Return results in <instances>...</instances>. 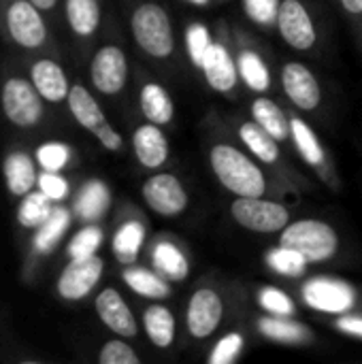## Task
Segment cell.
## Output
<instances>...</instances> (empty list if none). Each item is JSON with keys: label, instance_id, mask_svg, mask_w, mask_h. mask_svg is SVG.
Returning a JSON list of instances; mask_svg holds the SVG:
<instances>
[{"label": "cell", "instance_id": "18", "mask_svg": "<svg viewBox=\"0 0 362 364\" xmlns=\"http://www.w3.org/2000/svg\"><path fill=\"white\" fill-rule=\"evenodd\" d=\"M132 149L141 166L160 168L169 160V139L158 124L145 122L132 134Z\"/></svg>", "mask_w": 362, "mask_h": 364}, {"label": "cell", "instance_id": "42", "mask_svg": "<svg viewBox=\"0 0 362 364\" xmlns=\"http://www.w3.org/2000/svg\"><path fill=\"white\" fill-rule=\"evenodd\" d=\"M38 188H41V192H45L51 200H62V198H66V194H68V183H66L58 173H51V171H45V173L38 177Z\"/></svg>", "mask_w": 362, "mask_h": 364}, {"label": "cell", "instance_id": "16", "mask_svg": "<svg viewBox=\"0 0 362 364\" xmlns=\"http://www.w3.org/2000/svg\"><path fill=\"white\" fill-rule=\"evenodd\" d=\"M41 9L34 6L30 0H15L6 11V23L13 41L21 47L36 49L47 38L45 21L38 13Z\"/></svg>", "mask_w": 362, "mask_h": 364}, {"label": "cell", "instance_id": "26", "mask_svg": "<svg viewBox=\"0 0 362 364\" xmlns=\"http://www.w3.org/2000/svg\"><path fill=\"white\" fill-rule=\"evenodd\" d=\"M124 282L126 286L143 296V299H149V301H166L171 296V282L164 279L158 271H149V269H143V267H128L124 271Z\"/></svg>", "mask_w": 362, "mask_h": 364}, {"label": "cell", "instance_id": "43", "mask_svg": "<svg viewBox=\"0 0 362 364\" xmlns=\"http://www.w3.org/2000/svg\"><path fill=\"white\" fill-rule=\"evenodd\" d=\"M335 2H337L339 11L346 15V19L350 21L362 47V0H335Z\"/></svg>", "mask_w": 362, "mask_h": 364}, {"label": "cell", "instance_id": "22", "mask_svg": "<svg viewBox=\"0 0 362 364\" xmlns=\"http://www.w3.org/2000/svg\"><path fill=\"white\" fill-rule=\"evenodd\" d=\"M32 83L38 94L49 102H62L68 98L70 85L62 66L53 60H38L32 66Z\"/></svg>", "mask_w": 362, "mask_h": 364}, {"label": "cell", "instance_id": "39", "mask_svg": "<svg viewBox=\"0 0 362 364\" xmlns=\"http://www.w3.org/2000/svg\"><path fill=\"white\" fill-rule=\"evenodd\" d=\"M98 363L100 364H141L139 354L128 346L124 343L122 339H113V341H107L98 354Z\"/></svg>", "mask_w": 362, "mask_h": 364}, {"label": "cell", "instance_id": "44", "mask_svg": "<svg viewBox=\"0 0 362 364\" xmlns=\"http://www.w3.org/2000/svg\"><path fill=\"white\" fill-rule=\"evenodd\" d=\"M335 328L339 333L352 335L362 339V316H350V314H339V318L335 320Z\"/></svg>", "mask_w": 362, "mask_h": 364}, {"label": "cell", "instance_id": "40", "mask_svg": "<svg viewBox=\"0 0 362 364\" xmlns=\"http://www.w3.org/2000/svg\"><path fill=\"white\" fill-rule=\"evenodd\" d=\"M102 243V230L96 228V226H87L83 228L70 243L68 252L73 258H85V256H94L96 250L100 247Z\"/></svg>", "mask_w": 362, "mask_h": 364}, {"label": "cell", "instance_id": "9", "mask_svg": "<svg viewBox=\"0 0 362 364\" xmlns=\"http://www.w3.org/2000/svg\"><path fill=\"white\" fill-rule=\"evenodd\" d=\"M303 301L320 314H348L356 305V292L350 284L335 277H314L303 284Z\"/></svg>", "mask_w": 362, "mask_h": 364}, {"label": "cell", "instance_id": "8", "mask_svg": "<svg viewBox=\"0 0 362 364\" xmlns=\"http://www.w3.org/2000/svg\"><path fill=\"white\" fill-rule=\"evenodd\" d=\"M145 205L160 218H177L188 205L190 196L181 179L173 173H156L143 183Z\"/></svg>", "mask_w": 362, "mask_h": 364}, {"label": "cell", "instance_id": "37", "mask_svg": "<svg viewBox=\"0 0 362 364\" xmlns=\"http://www.w3.org/2000/svg\"><path fill=\"white\" fill-rule=\"evenodd\" d=\"M280 4H282V0H243L245 15L262 28L277 26Z\"/></svg>", "mask_w": 362, "mask_h": 364}, {"label": "cell", "instance_id": "10", "mask_svg": "<svg viewBox=\"0 0 362 364\" xmlns=\"http://www.w3.org/2000/svg\"><path fill=\"white\" fill-rule=\"evenodd\" d=\"M224 320V301L218 290L203 286L194 290L186 307V328L192 339L203 341L211 337Z\"/></svg>", "mask_w": 362, "mask_h": 364}, {"label": "cell", "instance_id": "30", "mask_svg": "<svg viewBox=\"0 0 362 364\" xmlns=\"http://www.w3.org/2000/svg\"><path fill=\"white\" fill-rule=\"evenodd\" d=\"M145 243V226L139 220H130L119 226L113 237V252L119 262L132 264Z\"/></svg>", "mask_w": 362, "mask_h": 364}, {"label": "cell", "instance_id": "21", "mask_svg": "<svg viewBox=\"0 0 362 364\" xmlns=\"http://www.w3.org/2000/svg\"><path fill=\"white\" fill-rule=\"evenodd\" d=\"M151 264L154 269L169 282L181 284L190 275V260L186 252L175 241H158L151 250Z\"/></svg>", "mask_w": 362, "mask_h": 364}, {"label": "cell", "instance_id": "33", "mask_svg": "<svg viewBox=\"0 0 362 364\" xmlns=\"http://www.w3.org/2000/svg\"><path fill=\"white\" fill-rule=\"evenodd\" d=\"M109 207V190L100 181H90L79 200H77V211L83 220H96L100 218Z\"/></svg>", "mask_w": 362, "mask_h": 364}, {"label": "cell", "instance_id": "7", "mask_svg": "<svg viewBox=\"0 0 362 364\" xmlns=\"http://www.w3.org/2000/svg\"><path fill=\"white\" fill-rule=\"evenodd\" d=\"M290 141L294 145V149L299 151V156L303 158V162L314 168L318 173V177L329 183L331 188H337L339 181H337V173H335V166L331 162V156L329 151L324 149L320 136L316 134V130L301 117V115H292L290 113Z\"/></svg>", "mask_w": 362, "mask_h": 364}, {"label": "cell", "instance_id": "4", "mask_svg": "<svg viewBox=\"0 0 362 364\" xmlns=\"http://www.w3.org/2000/svg\"><path fill=\"white\" fill-rule=\"evenodd\" d=\"M230 215L241 228L258 235L282 232L292 220V213L284 203L267 196H235Z\"/></svg>", "mask_w": 362, "mask_h": 364}, {"label": "cell", "instance_id": "20", "mask_svg": "<svg viewBox=\"0 0 362 364\" xmlns=\"http://www.w3.org/2000/svg\"><path fill=\"white\" fill-rule=\"evenodd\" d=\"M237 136L241 145L260 162L267 166H277L282 164V147L280 141L273 139L265 128H260L254 119L250 122H239L237 124Z\"/></svg>", "mask_w": 362, "mask_h": 364}, {"label": "cell", "instance_id": "46", "mask_svg": "<svg viewBox=\"0 0 362 364\" xmlns=\"http://www.w3.org/2000/svg\"><path fill=\"white\" fill-rule=\"evenodd\" d=\"M190 4H196V6H209L211 0H188Z\"/></svg>", "mask_w": 362, "mask_h": 364}, {"label": "cell", "instance_id": "34", "mask_svg": "<svg viewBox=\"0 0 362 364\" xmlns=\"http://www.w3.org/2000/svg\"><path fill=\"white\" fill-rule=\"evenodd\" d=\"M258 305L262 307V311L271 314V316H286V318H294L297 314V303L292 301V296H288L284 290L275 288V286H265L258 290L256 294Z\"/></svg>", "mask_w": 362, "mask_h": 364}, {"label": "cell", "instance_id": "13", "mask_svg": "<svg viewBox=\"0 0 362 364\" xmlns=\"http://www.w3.org/2000/svg\"><path fill=\"white\" fill-rule=\"evenodd\" d=\"M90 79H92V85L100 94H105V96L119 94L128 81V58H126L124 49L117 45L100 47L92 58Z\"/></svg>", "mask_w": 362, "mask_h": 364}, {"label": "cell", "instance_id": "24", "mask_svg": "<svg viewBox=\"0 0 362 364\" xmlns=\"http://www.w3.org/2000/svg\"><path fill=\"white\" fill-rule=\"evenodd\" d=\"M141 113L147 122L158 126H169L175 117V102L171 94L156 81H147L139 94Z\"/></svg>", "mask_w": 362, "mask_h": 364}, {"label": "cell", "instance_id": "41", "mask_svg": "<svg viewBox=\"0 0 362 364\" xmlns=\"http://www.w3.org/2000/svg\"><path fill=\"white\" fill-rule=\"evenodd\" d=\"M36 158H38V162H41V166L45 171L58 173L68 162V149L62 143H47V145L38 147Z\"/></svg>", "mask_w": 362, "mask_h": 364}, {"label": "cell", "instance_id": "32", "mask_svg": "<svg viewBox=\"0 0 362 364\" xmlns=\"http://www.w3.org/2000/svg\"><path fill=\"white\" fill-rule=\"evenodd\" d=\"M51 211V198L45 192H28L19 205L17 220L26 228H36L49 218Z\"/></svg>", "mask_w": 362, "mask_h": 364}, {"label": "cell", "instance_id": "6", "mask_svg": "<svg viewBox=\"0 0 362 364\" xmlns=\"http://www.w3.org/2000/svg\"><path fill=\"white\" fill-rule=\"evenodd\" d=\"M275 28L284 43L294 51H312L318 43L316 21L303 0H282Z\"/></svg>", "mask_w": 362, "mask_h": 364}, {"label": "cell", "instance_id": "38", "mask_svg": "<svg viewBox=\"0 0 362 364\" xmlns=\"http://www.w3.org/2000/svg\"><path fill=\"white\" fill-rule=\"evenodd\" d=\"M245 339L241 333H228L224 335L211 350L209 354V364H230L239 358V354L243 352Z\"/></svg>", "mask_w": 362, "mask_h": 364}, {"label": "cell", "instance_id": "45", "mask_svg": "<svg viewBox=\"0 0 362 364\" xmlns=\"http://www.w3.org/2000/svg\"><path fill=\"white\" fill-rule=\"evenodd\" d=\"M30 2H32L34 6H38L41 11H51V9L55 6L58 0H30Z\"/></svg>", "mask_w": 362, "mask_h": 364}, {"label": "cell", "instance_id": "36", "mask_svg": "<svg viewBox=\"0 0 362 364\" xmlns=\"http://www.w3.org/2000/svg\"><path fill=\"white\" fill-rule=\"evenodd\" d=\"M213 38H211V32L207 26L203 23H190L188 30H186V49H188V55L192 60L194 66L201 68V62L207 53V49L211 47Z\"/></svg>", "mask_w": 362, "mask_h": 364}, {"label": "cell", "instance_id": "23", "mask_svg": "<svg viewBox=\"0 0 362 364\" xmlns=\"http://www.w3.org/2000/svg\"><path fill=\"white\" fill-rule=\"evenodd\" d=\"M250 115L260 128H265L280 143L290 141V115H286V111L275 100L267 96L254 98L250 105Z\"/></svg>", "mask_w": 362, "mask_h": 364}, {"label": "cell", "instance_id": "12", "mask_svg": "<svg viewBox=\"0 0 362 364\" xmlns=\"http://www.w3.org/2000/svg\"><path fill=\"white\" fill-rule=\"evenodd\" d=\"M286 98L303 113H312L322 105V87L316 73L303 62H286L280 73Z\"/></svg>", "mask_w": 362, "mask_h": 364}, {"label": "cell", "instance_id": "28", "mask_svg": "<svg viewBox=\"0 0 362 364\" xmlns=\"http://www.w3.org/2000/svg\"><path fill=\"white\" fill-rule=\"evenodd\" d=\"M66 19L75 34L92 36L100 26L98 0H66Z\"/></svg>", "mask_w": 362, "mask_h": 364}, {"label": "cell", "instance_id": "29", "mask_svg": "<svg viewBox=\"0 0 362 364\" xmlns=\"http://www.w3.org/2000/svg\"><path fill=\"white\" fill-rule=\"evenodd\" d=\"M4 175H6V186L11 194L15 196H26L36 179L34 164L26 154H11L4 162Z\"/></svg>", "mask_w": 362, "mask_h": 364}, {"label": "cell", "instance_id": "25", "mask_svg": "<svg viewBox=\"0 0 362 364\" xmlns=\"http://www.w3.org/2000/svg\"><path fill=\"white\" fill-rule=\"evenodd\" d=\"M143 328L147 339L160 350H169L175 343L177 322L166 305H149L143 311Z\"/></svg>", "mask_w": 362, "mask_h": 364}, {"label": "cell", "instance_id": "17", "mask_svg": "<svg viewBox=\"0 0 362 364\" xmlns=\"http://www.w3.org/2000/svg\"><path fill=\"white\" fill-rule=\"evenodd\" d=\"M96 314L100 318V322L113 331L115 335L124 337V339H132L139 333V324L134 320V314L130 311L128 303L124 301V296L115 290V288H105L100 290V294L96 296Z\"/></svg>", "mask_w": 362, "mask_h": 364}, {"label": "cell", "instance_id": "1", "mask_svg": "<svg viewBox=\"0 0 362 364\" xmlns=\"http://www.w3.org/2000/svg\"><path fill=\"white\" fill-rule=\"evenodd\" d=\"M209 166L218 183L235 196H269L271 186L260 162L245 149L220 141L209 149Z\"/></svg>", "mask_w": 362, "mask_h": 364}, {"label": "cell", "instance_id": "27", "mask_svg": "<svg viewBox=\"0 0 362 364\" xmlns=\"http://www.w3.org/2000/svg\"><path fill=\"white\" fill-rule=\"evenodd\" d=\"M258 331L280 343H305L312 339V328L305 324L286 318V316H265L258 320Z\"/></svg>", "mask_w": 362, "mask_h": 364}, {"label": "cell", "instance_id": "19", "mask_svg": "<svg viewBox=\"0 0 362 364\" xmlns=\"http://www.w3.org/2000/svg\"><path fill=\"white\" fill-rule=\"evenodd\" d=\"M235 60H237L239 79L247 90H252L256 94H265L271 90V83H273L271 70H269V64L265 62V58L258 49H254L247 43L241 45V41H239Z\"/></svg>", "mask_w": 362, "mask_h": 364}, {"label": "cell", "instance_id": "11", "mask_svg": "<svg viewBox=\"0 0 362 364\" xmlns=\"http://www.w3.org/2000/svg\"><path fill=\"white\" fill-rule=\"evenodd\" d=\"M41 94L34 87V83L13 77L6 79L2 87V109L4 115L21 128H30L41 122L43 117V102Z\"/></svg>", "mask_w": 362, "mask_h": 364}, {"label": "cell", "instance_id": "35", "mask_svg": "<svg viewBox=\"0 0 362 364\" xmlns=\"http://www.w3.org/2000/svg\"><path fill=\"white\" fill-rule=\"evenodd\" d=\"M68 226V213L64 209H53L49 213V218L38 226V235H36V247L41 252H47L51 247H55V243L60 241V237L64 235Z\"/></svg>", "mask_w": 362, "mask_h": 364}, {"label": "cell", "instance_id": "15", "mask_svg": "<svg viewBox=\"0 0 362 364\" xmlns=\"http://www.w3.org/2000/svg\"><path fill=\"white\" fill-rule=\"evenodd\" d=\"M201 70H203L209 87L218 94L235 92L237 83L241 81L235 53L230 51V47L224 38H213L211 47L207 49V53L201 62Z\"/></svg>", "mask_w": 362, "mask_h": 364}, {"label": "cell", "instance_id": "2", "mask_svg": "<svg viewBox=\"0 0 362 364\" xmlns=\"http://www.w3.org/2000/svg\"><path fill=\"white\" fill-rule=\"evenodd\" d=\"M130 32L139 49L154 60H169L175 53V30L171 15L158 2H141L130 17Z\"/></svg>", "mask_w": 362, "mask_h": 364}, {"label": "cell", "instance_id": "3", "mask_svg": "<svg viewBox=\"0 0 362 364\" xmlns=\"http://www.w3.org/2000/svg\"><path fill=\"white\" fill-rule=\"evenodd\" d=\"M280 245L297 250L309 264H322L331 260L339 250L337 230L322 220H297L280 232Z\"/></svg>", "mask_w": 362, "mask_h": 364}, {"label": "cell", "instance_id": "14", "mask_svg": "<svg viewBox=\"0 0 362 364\" xmlns=\"http://www.w3.org/2000/svg\"><path fill=\"white\" fill-rule=\"evenodd\" d=\"M105 271V262L100 256H85L73 258L58 279V292L66 301H81L85 299L96 284L100 282Z\"/></svg>", "mask_w": 362, "mask_h": 364}, {"label": "cell", "instance_id": "31", "mask_svg": "<svg viewBox=\"0 0 362 364\" xmlns=\"http://www.w3.org/2000/svg\"><path fill=\"white\" fill-rule=\"evenodd\" d=\"M267 264L271 271H275L277 275H284V277H301L309 267V262L303 254H299L297 250L284 247V245H277L271 252H267Z\"/></svg>", "mask_w": 362, "mask_h": 364}, {"label": "cell", "instance_id": "5", "mask_svg": "<svg viewBox=\"0 0 362 364\" xmlns=\"http://www.w3.org/2000/svg\"><path fill=\"white\" fill-rule=\"evenodd\" d=\"M66 100H68V109H70L73 117L79 122V126H83L87 132H92L107 151H119L124 147L122 134L109 124L100 105L83 85H73Z\"/></svg>", "mask_w": 362, "mask_h": 364}]
</instances>
